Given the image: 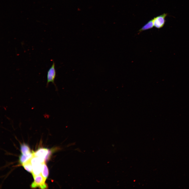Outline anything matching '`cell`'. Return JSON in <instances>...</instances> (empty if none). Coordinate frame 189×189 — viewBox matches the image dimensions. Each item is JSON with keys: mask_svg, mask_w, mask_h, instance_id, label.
Returning <instances> with one entry per match:
<instances>
[{"mask_svg": "<svg viewBox=\"0 0 189 189\" xmlns=\"http://www.w3.org/2000/svg\"><path fill=\"white\" fill-rule=\"evenodd\" d=\"M33 178L34 181L31 185L32 188L39 187L41 189L47 188V186L45 182L46 179L41 174L34 176Z\"/></svg>", "mask_w": 189, "mask_h": 189, "instance_id": "cell-1", "label": "cell"}, {"mask_svg": "<svg viewBox=\"0 0 189 189\" xmlns=\"http://www.w3.org/2000/svg\"><path fill=\"white\" fill-rule=\"evenodd\" d=\"M56 76V71L55 69V63L53 61V63L48 70L47 75V82L46 87L48 85L50 82H51L54 84L57 89L55 82V80Z\"/></svg>", "mask_w": 189, "mask_h": 189, "instance_id": "cell-2", "label": "cell"}, {"mask_svg": "<svg viewBox=\"0 0 189 189\" xmlns=\"http://www.w3.org/2000/svg\"><path fill=\"white\" fill-rule=\"evenodd\" d=\"M167 15V13H164L154 17L153 19L154 27L158 29L162 28L165 24V18Z\"/></svg>", "mask_w": 189, "mask_h": 189, "instance_id": "cell-3", "label": "cell"}, {"mask_svg": "<svg viewBox=\"0 0 189 189\" xmlns=\"http://www.w3.org/2000/svg\"><path fill=\"white\" fill-rule=\"evenodd\" d=\"M50 153L49 150L45 148H41L35 152H33V155L45 160L49 156Z\"/></svg>", "mask_w": 189, "mask_h": 189, "instance_id": "cell-4", "label": "cell"}, {"mask_svg": "<svg viewBox=\"0 0 189 189\" xmlns=\"http://www.w3.org/2000/svg\"><path fill=\"white\" fill-rule=\"evenodd\" d=\"M42 163H37L32 165V174L33 177L41 174Z\"/></svg>", "mask_w": 189, "mask_h": 189, "instance_id": "cell-5", "label": "cell"}, {"mask_svg": "<svg viewBox=\"0 0 189 189\" xmlns=\"http://www.w3.org/2000/svg\"><path fill=\"white\" fill-rule=\"evenodd\" d=\"M154 26L153 19L149 21L143 26L139 31V33L143 31L152 28Z\"/></svg>", "mask_w": 189, "mask_h": 189, "instance_id": "cell-6", "label": "cell"}, {"mask_svg": "<svg viewBox=\"0 0 189 189\" xmlns=\"http://www.w3.org/2000/svg\"><path fill=\"white\" fill-rule=\"evenodd\" d=\"M30 159L22 164L24 168L28 172L32 173L33 170L32 165Z\"/></svg>", "mask_w": 189, "mask_h": 189, "instance_id": "cell-7", "label": "cell"}, {"mask_svg": "<svg viewBox=\"0 0 189 189\" xmlns=\"http://www.w3.org/2000/svg\"><path fill=\"white\" fill-rule=\"evenodd\" d=\"M33 156V153L27 155H24L22 154L20 157L19 160L20 163L22 164L28 160L30 159Z\"/></svg>", "mask_w": 189, "mask_h": 189, "instance_id": "cell-8", "label": "cell"}, {"mask_svg": "<svg viewBox=\"0 0 189 189\" xmlns=\"http://www.w3.org/2000/svg\"><path fill=\"white\" fill-rule=\"evenodd\" d=\"M49 174L48 170L45 162L42 163V170L41 174L46 179L48 177Z\"/></svg>", "mask_w": 189, "mask_h": 189, "instance_id": "cell-9", "label": "cell"}, {"mask_svg": "<svg viewBox=\"0 0 189 189\" xmlns=\"http://www.w3.org/2000/svg\"><path fill=\"white\" fill-rule=\"evenodd\" d=\"M20 149L22 154L23 155H27L32 153L29 146L25 144H23L21 145Z\"/></svg>", "mask_w": 189, "mask_h": 189, "instance_id": "cell-10", "label": "cell"}]
</instances>
